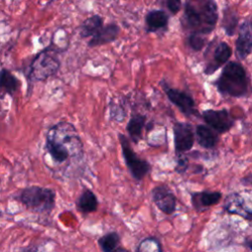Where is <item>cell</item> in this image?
I'll list each match as a JSON object with an SVG mask.
<instances>
[{
  "label": "cell",
  "instance_id": "cell-1",
  "mask_svg": "<svg viewBox=\"0 0 252 252\" xmlns=\"http://www.w3.org/2000/svg\"><path fill=\"white\" fill-rule=\"evenodd\" d=\"M44 150L56 164L67 167L79 164L85 159L84 143L72 122L61 120L50 126L46 132Z\"/></svg>",
  "mask_w": 252,
  "mask_h": 252
},
{
  "label": "cell",
  "instance_id": "cell-2",
  "mask_svg": "<svg viewBox=\"0 0 252 252\" xmlns=\"http://www.w3.org/2000/svg\"><path fill=\"white\" fill-rule=\"evenodd\" d=\"M219 20L218 5L215 0H188L182 18L183 28L191 33L212 32Z\"/></svg>",
  "mask_w": 252,
  "mask_h": 252
},
{
  "label": "cell",
  "instance_id": "cell-3",
  "mask_svg": "<svg viewBox=\"0 0 252 252\" xmlns=\"http://www.w3.org/2000/svg\"><path fill=\"white\" fill-rule=\"evenodd\" d=\"M218 92L225 96L243 97L249 90V80L244 67L235 61L228 62L215 81Z\"/></svg>",
  "mask_w": 252,
  "mask_h": 252
},
{
  "label": "cell",
  "instance_id": "cell-4",
  "mask_svg": "<svg viewBox=\"0 0 252 252\" xmlns=\"http://www.w3.org/2000/svg\"><path fill=\"white\" fill-rule=\"evenodd\" d=\"M18 200L29 211L36 214H50L56 204V193L53 189L37 185L24 188Z\"/></svg>",
  "mask_w": 252,
  "mask_h": 252
},
{
  "label": "cell",
  "instance_id": "cell-5",
  "mask_svg": "<svg viewBox=\"0 0 252 252\" xmlns=\"http://www.w3.org/2000/svg\"><path fill=\"white\" fill-rule=\"evenodd\" d=\"M60 67V60L55 48L47 47L44 50L37 53L32 60L28 79L30 82L44 81L53 76Z\"/></svg>",
  "mask_w": 252,
  "mask_h": 252
},
{
  "label": "cell",
  "instance_id": "cell-6",
  "mask_svg": "<svg viewBox=\"0 0 252 252\" xmlns=\"http://www.w3.org/2000/svg\"><path fill=\"white\" fill-rule=\"evenodd\" d=\"M118 140L121 146L122 157L131 176L137 181L143 180L152 170L151 163H149L147 159L138 156L131 147L129 139L124 134L119 133Z\"/></svg>",
  "mask_w": 252,
  "mask_h": 252
},
{
  "label": "cell",
  "instance_id": "cell-7",
  "mask_svg": "<svg viewBox=\"0 0 252 252\" xmlns=\"http://www.w3.org/2000/svg\"><path fill=\"white\" fill-rule=\"evenodd\" d=\"M160 85L168 100L172 104H174L180 110L181 113H183L185 116H188V117L189 116L201 117V114L196 108L195 100L189 94L183 91H180L178 89L171 88L164 81H161Z\"/></svg>",
  "mask_w": 252,
  "mask_h": 252
},
{
  "label": "cell",
  "instance_id": "cell-8",
  "mask_svg": "<svg viewBox=\"0 0 252 252\" xmlns=\"http://www.w3.org/2000/svg\"><path fill=\"white\" fill-rule=\"evenodd\" d=\"M201 118L206 125L216 131L219 135L230 131L235 124V118L225 108L204 110L201 113Z\"/></svg>",
  "mask_w": 252,
  "mask_h": 252
},
{
  "label": "cell",
  "instance_id": "cell-9",
  "mask_svg": "<svg viewBox=\"0 0 252 252\" xmlns=\"http://www.w3.org/2000/svg\"><path fill=\"white\" fill-rule=\"evenodd\" d=\"M173 145L175 155L189 152L195 143L194 127L189 122H174L172 126Z\"/></svg>",
  "mask_w": 252,
  "mask_h": 252
},
{
  "label": "cell",
  "instance_id": "cell-10",
  "mask_svg": "<svg viewBox=\"0 0 252 252\" xmlns=\"http://www.w3.org/2000/svg\"><path fill=\"white\" fill-rule=\"evenodd\" d=\"M222 209L229 215H235L247 221L252 220V208L250 197L245 198L240 192H231L223 200Z\"/></svg>",
  "mask_w": 252,
  "mask_h": 252
},
{
  "label": "cell",
  "instance_id": "cell-11",
  "mask_svg": "<svg viewBox=\"0 0 252 252\" xmlns=\"http://www.w3.org/2000/svg\"><path fill=\"white\" fill-rule=\"evenodd\" d=\"M153 203L164 215L171 216L174 214L177 205V199L173 191L167 184L156 185L151 190Z\"/></svg>",
  "mask_w": 252,
  "mask_h": 252
},
{
  "label": "cell",
  "instance_id": "cell-12",
  "mask_svg": "<svg viewBox=\"0 0 252 252\" xmlns=\"http://www.w3.org/2000/svg\"><path fill=\"white\" fill-rule=\"evenodd\" d=\"M222 194L220 191L202 190L190 193L191 204L197 213H203L211 207L218 205L221 200Z\"/></svg>",
  "mask_w": 252,
  "mask_h": 252
},
{
  "label": "cell",
  "instance_id": "cell-13",
  "mask_svg": "<svg viewBox=\"0 0 252 252\" xmlns=\"http://www.w3.org/2000/svg\"><path fill=\"white\" fill-rule=\"evenodd\" d=\"M252 49V32L250 19L247 18L239 27L238 36L235 41V52L239 59H245Z\"/></svg>",
  "mask_w": 252,
  "mask_h": 252
},
{
  "label": "cell",
  "instance_id": "cell-14",
  "mask_svg": "<svg viewBox=\"0 0 252 252\" xmlns=\"http://www.w3.org/2000/svg\"><path fill=\"white\" fill-rule=\"evenodd\" d=\"M195 141L205 150H213L218 145L219 134L205 124H197L194 128Z\"/></svg>",
  "mask_w": 252,
  "mask_h": 252
},
{
  "label": "cell",
  "instance_id": "cell-15",
  "mask_svg": "<svg viewBox=\"0 0 252 252\" xmlns=\"http://www.w3.org/2000/svg\"><path fill=\"white\" fill-rule=\"evenodd\" d=\"M232 54L231 47L224 41H221L218 44L214 51L213 60L205 67L204 73L206 75H212L215 73L220 66L225 64Z\"/></svg>",
  "mask_w": 252,
  "mask_h": 252
},
{
  "label": "cell",
  "instance_id": "cell-16",
  "mask_svg": "<svg viewBox=\"0 0 252 252\" xmlns=\"http://www.w3.org/2000/svg\"><path fill=\"white\" fill-rule=\"evenodd\" d=\"M147 123V116L143 113L134 112L131 114L127 124L126 131L134 144H139L143 140V133Z\"/></svg>",
  "mask_w": 252,
  "mask_h": 252
},
{
  "label": "cell",
  "instance_id": "cell-17",
  "mask_svg": "<svg viewBox=\"0 0 252 252\" xmlns=\"http://www.w3.org/2000/svg\"><path fill=\"white\" fill-rule=\"evenodd\" d=\"M119 27L115 24H109L102 26L89 40L88 45L90 47H96L102 44H106L114 41L119 34Z\"/></svg>",
  "mask_w": 252,
  "mask_h": 252
},
{
  "label": "cell",
  "instance_id": "cell-18",
  "mask_svg": "<svg viewBox=\"0 0 252 252\" xmlns=\"http://www.w3.org/2000/svg\"><path fill=\"white\" fill-rule=\"evenodd\" d=\"M75 206H76V210L79 213L83 215H88L97 210L98 200L93 190L86 188L82 191V193L77 198L75 202Z\"/></svg>",
  "mask_w": 252,
  "mask_h": 252
},
{
  "label": "cell",
  "instance_id": "cell-19",
  "mask_svg": "<svg viewBox=\"0 0 252 252\" xmlns=\"http://www.w3.org/2000/svg\"><path fill=\"white\" fill-rule=\"evenodd\" d=\"M21 86L20 81L8 69L0 70V99H3L7 94L13 96Z\"/></svg>",
  "mask_w": 252,
  "mask_h": 252
},
{
  "label": "cell",
  "instance_id": "cell-20",
  "mask_svg": "<svg viewBox=\"0 0 252 252\" xmlns=\"http://www.w3.org/2000/svg\"><path fill=\"white\" fill-rule=\"evenodd\" d=\"M168 16L163 10H151L146 15V27L148 32H156L166 29Z\"/></svg>",
  "mask_w": 252,
  "mask_h": 252
},
{
  "label": "cell",
  "instance_id": "cell-21",
  "mask_svg": "<svg viewBox=\"0 0 252 252\" xmlns=\"http://www.w3.org/2000/svg\"><path fill=\"white\" fill-rule=\"evenodd\" d=\"M103 26V19L98 15L87 18L80 26V36L82 38L93 36Z\"/></svg>",
  "mask_w": 252,
  "mask_h": 252
},
{
  "label": "cell",
  "instance_id": "cell-22",
  "mask_svg": "<svg viewBox=\"0 0 252 252\" xmlns=\"http://www.w3.org/2000/svg\"><path fill=\"white\" fill-rule=\"evenodd\" d=\"M101 252H113L120 244V235L117 231H109L97 239Z\"/></svg>",
  "mask_w": 252,
  "mask_h": 252
},
{
  "label": "cell",
  "instance_id": "cell-23",
  "mask_svg": "<svg viewBox=\"0 0 252 252\" xmlns=\"http://www.w3.org/2000/svg\"><path fill=\"white\" fill-rule=\"evenodd\" d=\"M135 252H163L160 240L156 236H147L140 240Z\"/></svg>",
  "mask_w": 252,
  "mask_h": 252
},
{
  "label": "cell",
  "instance_id": "cell-24",
  "mask_svg": "<svg viewBox=\"0 0 252 252\" xmlns=\"http://www.w3.org/2000/svg\"><path fill=\"white\" fill-rule=\"evenodd\" d=\"M238 18L235 12L231 11L229 8H226L223 13L222 19V28L225 31V33L229 36H232L235 32V29L237 27Z\"/></svg>",
  "mask_w": 252,
  "mask_h": 252
},
{
  "label": "cell",
  "instance_id": "cell-25",
  "mask_svg": "<svg viewBox=\"0 0 252 252\" xmlns=\"http://www.w3.org/2000/svg\"><path fill=\"white\" fill-rule=\"evenodd\" d=\"M126 113L125 108L120 103L114 102L113 100L109 102V118L111 121H116L118 123L123 122L127 115Z\"/></svg>",
  "mask_w": 252,
  "mask_h": 252
},
{
  "label": "cell",
  "instance_id": "cell-26",
  "mask_svg": "<svg viewBox=\"0 0 252 252\" xmlns=\"http://www.w3.org/2000/svg\"><path fill=\"white\" fill-rule=\"evenodd\" d=\"M176 162L174 166V171L180 175H184L190 169V162L187 156L184 154L176 155Z\"/></svg>",
  "mask_w": 252,
  "mask_h": 252
},
{
  "label": "cell",
  "instance_id": "cell-27",
  "mask_svg": "<svg viewBox=\"0 0 252 252\" xmlns=\"http://www.w3.org/2000/svg\"><path fill=\"white\" fill-rule=\"evenodd\" d=\"M187 41H188V45L190 46V48L194 51L202 50L206 43L205 38L202 37L200 34H196V33H190Z\"/></svg>",
  "mask_w": 252,
  "mask_h": 252
},
{
  "label": "cell",
  "instance_id": "cell-28",
  "mask_svg": "<svg viewBox=\"0 0 252 252\" xmlns=\"http://www.w3.org/2000/svg\"><path fill=\"white\" fill-rule=\"evenodd\" d=\"M167 9L173 15L177 14L181 8V0H164Z\"/></svg>",
  "mask_w": 252,
  "mask_h": 252
},
{
  "label": "cell",
  "instance_id": "cell-29",
  "mask_svg": "<svg viewBox=\"0 0 252 252\" xmlns=\"http://www.w3.org/2000/svg\"><path fill=\"white\" fill-rule=\"evenodd\" d=\"M244 246H246V248H247L249 251H251V249H252V240H251V236H250V235H248V236L245 238V240H244Z\"/></svg>",
  "mask_w": 252,
  "mask_h": 252
},
{
  "label": "cell",
  "instance_id": "cell-30",
  "mask_svg": "<svg viewBox=\"0 0 252 252\" xmlns=\"http://www.w3.org/2000/svg\"><path fill=\"white\" fill-rule=\"evenodd\" d=\"M241 182H247V186H250L251 185V177H250V174H248L247 176H244L241 178Z\"/></svg>",
  "mask_w": 252,
  "mask_h": 252
},
{
  "label": "cell",
  "instance_id": "cell-31",
  "mask_svg": "<svg viewBox=\"0 0 252 252\" xmlns=\"http://www.w3.org/2000/svg\"><path fill=\"white\" fill-rule=\"evenodd\" d=\"M113 252H130L128 249H126V248H123V247H120V246H118Z\"/></svg>",
  "mask_w": 252,
  "mask_h": 252
},
{
  "label": "cell",
  "instance_id": "cell-32",
  "mask_svg": "<svg viewBox=\"0 0 252 252\" xmlns=\"http://www.w3.org/2000/svg\"><path fill=\"white\" fill-rule=\"evenodd\" d=\"M1 216H2V212L0 211V217H1Z\"/></svg>",
  "mask_w": 252,
  "mask_h": 252
}]
</instances>
